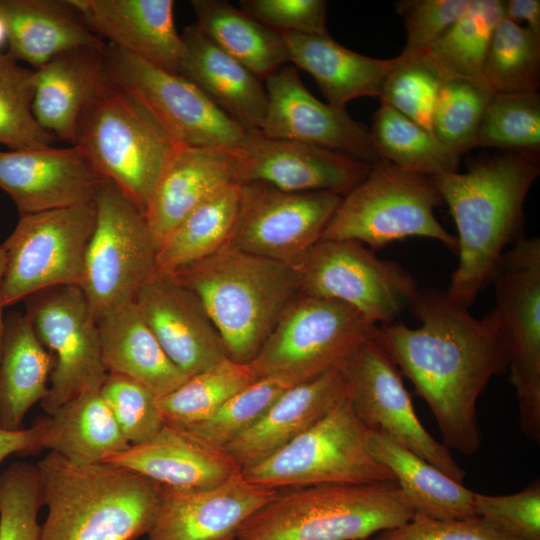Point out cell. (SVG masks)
<instances>
[{
	"label": "cell",
	"instance_id": "cell-1",
	"mask_svg": "<svg viewBox=\"0 0 540 540\" xmlns=\"http://www.w3.org/2000/svg\"><path fill=\"white\" fill-rule=\"evenodd\" d=\"M409 307L418 327L381 324L374 339L427 403L443 444L472 456L481 446L477 400L508 369L500 319L494 309L475 318L435 288H419Z\"/></svg>",
	"mask_w": 540,
	"mask_h": 540
},
{
	"label": "cell",
	"instance_id": "cell-2",
	"mask_svg": "<svg viewBox=\"0 0 540 540\" xmlns=\"http://www.w3.org/2000/svg\"><path fill=\"white\" fill-rule=\"evenodd\" d=\"M540 173L535 155L508 152L467 172L431 176L457 227L458 265L446 293L468 308L492 279L507 245L520 239L523 205Z\"/></svg>",
	"mask_w": 540,
	"mask_h": 540
},
{
	"label": "cell",
	"instance_id": "cell-3",
	"mask_svg": "<svg viewBox=\"0 0 540 540\" xmlns=\"http://www.w3.org/2000/svg\"><path fill=\"white\" fill-rule=\"evenodd\" d=\"M47 516L40 540H138L150 532L162 486L111 463L75 464L49 452L37 463Z\"/></svg>",
	"mask_w": 540,
	"mask_h": 540
},
{
	"label": "cell",
	"instance_id": "cell-4",
	"mask_svg": "<svg viewBox=\"0 0 540 540\" xmlns=\"http://www.w3.org/2000/svg\"><path fill=\"white\" fill-rule=\"evenodd\" d=\"M169 274L199 298L239 363L255 358L300 293L296 269L231 246Z\"/></svg>",
	"mask_w": 540,
	"mask_h": 540
},
{
	"label": "cell",
	"instance_id": "cell-5",
	"mask_svg": "<svg viewBox=\"0 0 540 540\" xmlns=\"http://www.w3.org/2000/svg\"><path fill=\"white\" fill-rule=\"evenodd\" d=\"M414 512L395 482L321 484L279 493L239 528L238 540H366Z\"/></svg>",
	"mask_w": 540,
	"mask_h": 540
},
{
	"label": "cell",
	"instance_id": "cell-6",
	"mask_svg": "<svg viewBox=\"0 0 540 540\" xmlns=\"http://www.w3.org/2000/svg\"><path fill=\"white\" fill-rule=\"evenodd\" d=\"M72 145L143 212L181 147L137 100L112 83L81 115Z\"/></svg>",
	"mask_w": 540,
	"mask_h": 540
},
{
	"label": "cell",
	"instance_id": "cell-7",
	"mask_svg": "<svg viewBox=\"0 0 540 540\" xmlns=\"http://www.w3.org/2000/svg\"><path fill=\"white\" fill-rule=\"evenodd\" d=\"M443 199L430 176L380 159L342 196L320 240H353L378 249L408 237H426L457 252V238L435 216Z\"/></svg>",
	"mask_w": 540,
	"mask_h": 540
},
{
	"label": "cell",
	"instance_id": "cell-8",
	"mask_svg": "<svg viewBox=\"0 0 540 540\" xmlns=\"http://www.w3.org/2000/svg\"><path fill=\"white\" fill-rule=\"evenodd\" d=\"M371 431L345 396L308 430L243 476L269 488L395 482L371 454Z\"/></svg>",
	"mask_w": 540,
	"mask_h": 540
},
{
	"label": "cell",
	"instance_id": "cell-9",
	"mask_svg": "<svg viewBox=\"0 0 540 540\" xmlns=\"http://www.w3.org/2000/svg\"><path fill=\"white\" fill-rule=\"evenodd\" d=\"M377 326L346 303L299 293L249 364L257 378L298 384L339 368Z\"/></svg>",
	"mask_w": 540,
	"mask_h": 540
},
{
	"label": "cell",
	"instance_id": "cell-10",
	"mask_svg": "<svg viewBox=\"0 0 540 540\" xmlns=\"http://www.w3.org/2000/svg\"><path fill=\"white\" fill-rule=\"evenodd\" d=\"M94 203L96 222L81 289L97 321L135 302L157 271L158 247L143 210L112 182L104 180Z\"/></svg>",
	"mask_w": 540,
	"mask_h": 540
},
{
	"label": "cell",
	"instance_id": "cell-11",
	"mask_svg": "<svg viewBox=\"0 0 540 540\" xmlns=\"http://www.w3.org/2000/svg\"><path fill=\"white\" fill-rule=\"evenodd\" d=\"M95 222L94 202L20 215L2 244L4 307L54 287L81 288Z\"/></svg>",
	"mask_w": 540,
	"mask_h": 540
},
{
	"label": "cell",
	"instance_id": "cell-12",
	"mask_svg": "<svg viewBox=\"0 0 540 540\" xmlns=\"http://www.w3.org/2000/svg\"><path fill=\"white\" fill-rule=\"evenodd\" d=\"M522 432L540 442V239L521 237L492 279Z\"/></svg>",
	"mask_w": 540,
	"mask_h": 540
},
{
	"label": "cell",
	"instance_id": "cell-13",
	"mask_svg": "<svg viewBox=\"0 0 540 540\" xmlns=\"http://www.w3.org/2000/svg\"><path fill=\"white\" fill-rule=\"evenodd\" d=\"M112 84L137 100L181 147L236 148L247 130L181 74L107 45Z\"/></svg>",
	"mask_w": 540,
	"mask_h": 540
},
{
	"label": "cell",
	"instance_id": "cell-14",
	"mask_svg": "<svg viewBox=\"0 0 540 540\" xmlns=\"http://www.w3.org/2000/svg\"><path fill=\"white\" fill-rule=\"evenodd\" d=\"M296 271L300 293L346 303L376 325L395 322L419 290L401 265L353 240H319Z\"/></svg>",
	"mask_w": 540,
	"mask_h": 540
},
{
	"label": "cell",
	"instance_id": "cell-15",
	"mask_svg": "<svg viewBox=\"0 0 540 540\" xmlns=\"http://www.w3.org/2000/svg\"><path fill=\"white\" fill-rule=\"evenodd\" d=\"M26 315L54 359L48 395L41 401L51 415L77 395L100 390L103 364L97 321L82 289L59 286L25 299Z\"/></svg>",
	"mask_w": 540,
	"mask_h": 540
},
{
	"label": "cell",
	"instance_id": "cell-16",
	"mask_svg": "<svg viewBox=\"0 0 540 540\" xmlns=\"http://www.w3.org/2000/svg\"><path fill=\"white\" fill-rule=\"evenodd\" d=\"M339 370L346 397L357 417L371 432L390 436L463 484L466 472L449 449L424 428L401 372L374 338L356 348Z\"/></svg>",
	"mask_w": 540,
	"mask_h": 540
},
{
	"label": "cell",
	"instance_id": "cell-17",
	"mask_svg": "<svg viewBox=\"0 0 540 540\" xmlns=\"http://www.w3.org/2000/svg\"><path fill=\"white\" fill-rule=\"evenodd\" d=\"M240 203L228 246L296 269L323 231L342 195L293 193L259 182L240 183Z\"/></svg>",
	"mask_w": 540,
	"mask_h": 540
},
{
	"label": "cell",
	"instance_id": "cell-18",
	"mask_svg": "<svg viewBox=\"0 0 540 540\" xmlns=\"http://www.w3.org/2000/svg\"><path fill=\"white\" fill-rule=\"evenodd\" d=\"M235 150L236 182H259L293 193L329 191L343 196L372 166L322 147L270 138L260 130H247Z\"/></svg>",
	"mask_w": 540,
	"mask_h": 540
},
{
	"label": "cell",
	"instance_id": "cell-19",
	"mask_svg": "<svg viewBox=\"0 0 540 540\" xmlns=\"http://www.w3.org/2000/svg\"><path fill=\"white\" fill-rule=\"evenodd\" d=\"M266 79L263 135L306 143L373 165L381 158L369 131L345 109L323 103L301 81L294 66H282Z\"/></svg>",
	"mask_w": 540,
	"mask_h": 540
},
{
	"label": "cell",
	"instance_id": "cell-20",
	"mask_svg": "<svg viewBox=\"0 0 540 540\" xmlns=\"http://www.w3.org/2000/svg\"><path fill=\"white\" fill-rule=\"evenodd\" d=\"M280 493L238 472L201 489L162 487L148 540H233L241 525Z\"/></svg>",
	"mask_w": 540,
	"mask_h": 540
},
{
	"label": "cell",
	"instance_id": "cell-21",
	"mask_svg": "<svg viewBox=\"0 0 540 540\" xmlns=\"http://www.w3.org/2000/svg\"><path fill=\"white\" fill-rule=\"evenodd\" d=\"M104 180L76 145L0 151V188L20 215L94 202Z\"/></svg>",
	"mask_w": 540,
	"mask_h": 540
},
{
	"label": "cell",
	"instance_id": "cell-22",
	"mask_svg": "<svg viewBox=\"0 0 540 540\" xmlns=\"http://www.w3.org/2000/svg\"><path fill=\"white\" fill-rule=\"evenodd\" d=\"M135 303L167 356L187 376L228 357L199 298L173 275L156 271Z\"/></svg>",
	"mask_w": 540,
	"mask_h": 540
},
{
	"label": "cell",
	"instance_id": "cell-23",
	"mask_svg": "<svg viewBox=\"0 0 540 540\" xmlns=\"http://www.w3.org/2000/svg\"><path fill=\"white\" fill-rule=\"evenodd\" d=\"M104 41L158 68L179 74L184 52L173 0H71Z\"/></svg>",
	"mask_w": 540,
	"mask_h": 540
},
{
	"label": "cell",
	"instance_id": "cell-24",
	"mask_svg": "<svg viewBox=\"0 0 540 540\" xmlns=\"http://www.w3.org/2000/svg\"><path fill=\"white\" fill-rule=\"evenodd\" d=\"M104 462L130 469L173 489L212 487L241 471L223 448L188 429L168 424L149 441L130 445Z\"/></svg>",
	"mask_w": 540,
	"mask_h": 540
},
{
	"label": "cell",
	"instance_id": "cell-25",
	"mask_svg": "<svg viewBox=\"0 0 540 540\" xmlns=\"http://www.w3.org/2000/svg\"><path fill=\"white\" fill-rule=\"evenodd\" d=\"M236 150L180 147L156 182L144 215L157 247L198 205L236 182Z\"/></svg>",
	"mask_w": 540,
	"mask_h": 540
},
{
	"label": "cell",
	"instance_id": "cell-26",
	"mask_svg": "<svg viewBox=\"0 0 540 540\" xmlns=\"http://www.w3.org/2000/svg\"><path fill=\"white\" fill-rule=\"evenodd\" d=\"M345 396L339 368L295 384L224 450L241 470L252 467L308 430Z\"/></svg>",
	"mask_w": 540,
	"mask_h": 540
},
{
	"label": "cell",
	"instance_id": "cell-27",
	"mask_svg": "<svg viewBox=\"0 0 540 540\" xmlns=\"http://www.w3.org/2000/svg\"><path fill=\"white\" fill-rule=\"evenodd\" d=\"M106 47L69 51L34 69V116L44 130L70 145L83 112L111 84Z\"/></svg>",
	"mask_w": 540,
	"mask_h": 540
},
{
	"label": "cell",
	"instance_id": "cell-28",
	"mask_svg": "<svg viewBox=\"0 0 540 540\" xmlns=\"http://www.w3.org/2000/svg\"><path fill=\"white\" fill-rule=\"evenodd\" d=\"M8 53L37 69L77 49L107 44L86 25L71 0H0Z\"/></svg>",
	"mask_w": 540,
	"mask_h": 540
},
{
	"label": "cell",
	"instance_id": "cell-29",
	"mask_svg": "<svg viewBox=\"0 0 540 540\" xmlns=\"http://www.w3.org/2000/svg\"><path fill=\"white\" fill-rule=\"evenodd\" d=\"M180 73L246 130H260L268 98L260 78L220 49L195 24L181 34Z\"/></svg>",
	"mask_w": 540,
	"mask_h": 540
},
{
	"label": "cell",
	"instance_id": "cell-30",
	"mask_svg": "<svg viewBox=\"0 0 540 540\" xmlns=\"http://www.w3.org/2000/svg\"><path fill=\"white\" fill-rule=\"evenodd\" d=\"M288 60L316 81L328 103L345 109L359 97H379L392 59L352 51L329 34L282 32Z\"/></svg>",
	"mask_w": 540,
	"mask_h": 540
},
{
	"label": "cell",
	"instance_id": "cell-31",
	"mask_svg": "<svg viewBox=\"0 0 540 540\" xmlns=\"http://www.w3.org/2000/svg\"><path fill=\"white\" fill-rule=\"evenodd\" d=\"M97 325L108 373L129 377L157 397L174 391L188 379L167 356L135 302L105 313Z\"/></svg>",
	"mask_w": 540,
	"mask_h": 540
},
{
	"label": "cell",
	"instance_id": "cell-32",
	"mask_svg": "<svg viewBox=\"0 0 540 540\" xmlns=\"http://www.w3.org/2000/svg\"><path fill=\"white\" fill-rule=\"evenodd\" d=\"M54 359L26 314L5 317L0 353V427L23 429L26 413L48 395Z\"/></svg>",
	"mask_w": 540,
	"mask_h": 540
},
{
	"label": "cell",
	"instance_id": "cell-33",
	"mask_svg": "<svg viewBox=\"0 0 540 540\" xmlns=\"http://www.w3.org/2000/svg\"><path fill=\"white\" fill-rule=\"evenodd\" d=\"M41 420L43 449L75 464L104 462L130 446L100 390L77 395Z\"/></svg>",
	"mask_w": 540,
	"mask_h": 540
},
{
	"label": "cell",
	"instance_id": "cell-34",
	"mask_svg": "<svg viewBox=\"0 0 540 540\" xmlns=\"http://www.w3.org/2000/svg\"><path fill=\"white\" fill-rule=\"evenodd\" d=\"M369 449L393 473L414 513L439 519L477 517L473 505L475 492L390 436L371 432Z\"/></svg>",
	"mask_w": 540,
	"mask_h": 540
},
{
	"label": "cell",
	"instance_id": "cell-35",
	"mask_svg": "<svg viewBox=\"0 0 540 540\" xmlns=\"http://www.w3.org/2000/svg\"><path fill=\"white\" fill-rule=\"evenodd\" d=\"M196 26L220 49L259 78L288 62L282 35L225 0H192Z\"/></svg>",
	"mask_w": 540,
	"mask_h": 540
},
{
	"label": "cell",
	"instance_id": "cell-36",
	"mask_svg": "<svg viewBox=\"0 0 540 540\" xmlns=\"http://www.w3.org/2000/svg\"><path fill=\"white\" fill-rule=\"evenodd\" d=\"M240 193V183L231 182L192 210L158 247L157 271L173 273L228 246Z\"/></svg>",
	"mask_w": 540,
	"mask_h": 540
},
{
	"label": "cell",
	"instance_id": "cell-37",
	"mask_svg": "<svg viewBox=\"0 0 540 540\" xmlns=\"http://www.w3.org/2000/svg\"><path fill=\"white\" fill-rule=\"evenodd\" d=\"M502 17L503 1L471 0L460 18L424 50L446 80L461 79L488 86L483 73L485 60L492 34Z\"/></svg>",
	"mask_w": 540,
	"mask_h": 540
},
{
	"label": "cell",
	"instance_id": "cell-38",
	"mask_svg": "<svg viewBox=\"0 0 540 540\" xmlns=\"http://www.w3.org/2000/svg\"><path fill=\"white\" fill-rule=\"evenodd\" d=\"M369 133L380 158L404 170L431 177L458 169L459 154L385 103L374 113Z\"/></svg>",
	"mask_w": 540,
	"mask_h": 540
},
{
	"label": "cell",
	"instance_id": "cell-39",
	"mask_svg": "<svg viewBox=\"0 0 540 540\" xmlns=\"http://www.w3.org/2000/svg\"><path fill=\"white\" fill-rule=\"evenodd\" d=\"M249 363L229 357L188 377L174 391L157 397L165 424L189 429L210 418L230 397L257 380Z\"/></svg>",
	"mask_w": 540,
	"mask_h": 540
},
{
	"label": "cell",
	"instance_id": "cell-40",
	"mask_svg": "<svg viewBox=\"0 0 540 540\" xmlns=\"http://www.w3.org/2000/svg\"><path fill=\"white\" fill-rule=\"evenodd\" d=\"M483 73L494 93L538 92L540 37L502 17L492 34Z\"/></svg>",
	"mask_w": 540,
	"mask_h": 540
},
{
	"label": "cell",
	"instance_id": "cell-41",
	"mask_svg": "<svg viewBox=\"0 0 540 540\" xmlns=\"http://www.w3.org/2000/svg\"><path fill=\"white\" fill-rule=\"evenodd\" d=\"M34 76V69L0 52V144L10 150L51 146L57 140L34 116Z\"/></svg>",
	"mask_w": 540,
	"mask_h": 540
},
{
	"label": "cell",
	"instance_id": "cell-42",
	"mask_svg": "<svg viewBox=\"0 0 540 540\" xmlns=\"http://www.w3.org/2000/svg\"><path fill=\"white\" fill-rule=\"evenodd\" d=\"M446 79L425 50L402 51L392 58L379 95L385 103L432 131L433 114Z\"/></svg>",
	"mask_w": 540,
	"mask_h": 540
},
{
	"label": "cell",
	"instance_id": "cell-43",
	"mask_svg": "<svg viewBox=\"0 0 540 540\" xmlns=\"http://www.w3.org/2000/svg\"><path fill=\"white\" fill-rule=\"evenodd\" d=\"M476 147H495L537 156L540 150L539 93H495L481 120Z\"/></svg>",
	"mask_w": 540,
	"mask_h": 540
},
{
	"label": "cell",
	"instance_id": "cell-44",
	"mask_svg": "<svg viewBox=\"0 0 540 540\" xmlns=\"http://www.w3.org/2000/svg\"><path fill=\"white\" fill-rule=\"evenodd\" d=\"M494 94L486 85L461 79L446 80L436 102L432 132L459 155L475 148L481 120Z\"/></svg>",
	"mask_w": 540,
	"mask_h": 540
},
{
	"label": "cell",
	"instance_id": "cell-45",
	"mask_svg": "<svg viewBox=\"0 0 540 540\" xmlns=\"http://www.w3.org/2000/svg\"><path fill=\"white\" fill-rule=\"evenodd\" d=\"M281 376L261 377L230 397L210 418L189 428L210 444L223 448L256 424L291 386Z\"/></svg>",
	"mask_w": 540,
	"mask_h": 540
},
{
	"label": "cell",
	"instance_id": "cell-46",
	"mask_svg": "<svg viewBox=\"0 0 540 540\" xmlns=\"http://www.w3.org/2000/svg\"><path fill=\"white\" fill-rule=\"evenodd\" d=\"M42 506L36 464H10L0 475V540H40Z\"/></svg>",
	"mask_w": 540,
	"mask_h": 540
},
{
	"label": "cell",
	"instance_id": "cell-47",
	"mask_svg": "<svg viewBox=\"0 0 540 540\" xmlns=\"http://www.w3.org/2000/svg\"><path fill=\"white\" fill-rule=\"evenodd\" d=\"M100 392L130 445L149 441L164 426L157 396L139 382L108 373Z\"/></svg>",
	"mask_w": 540,
	"mask_h": 540
},
{
	"label": "cell",
	"instance_id": "cell-48",
	"mask_svg": "<svg viewBox=\"0 0 540 540\" xmlns=\"http://www.w3.org/2000/svg\"><path fill=\"white\" fill-rule=\"evenodd\" d=\"M475 515L518 540H540V482L510 495L474 493Z\"/></svg>",
	"mask_w": 540,
	"mask_h": 540
},
{
	"label": "cell",
	"instance_id": "cell-49",
	"mask_svg": "<svg viewBox=\"0 0 540 540\" xmlns=\"http://www.w3.org/2000/svg\"><path fill=\"white\" fill-rule=\"evenodd\" d=\"M241 10L279 32L328 34L324 0H241Z\"/></svg>",
	"mask_w": 540,
	"mask_h": 540
},
{
	"label": "cell",
	"instance_id": "cell-50",
	"mask_svg": "<svg viewBox=\"0 0 540 540\" xmlns=\"http://www.w3.org/2000/svg\"><path fill=\"white\" fill-rule=\"evenodd\" d=\"M471 0H405L397 3L407 41L403 51L427 48L465 12Z\"/></svg>",
	"mask_w": 540,
	"mask_h": 540
},
{
	"label": "cell",
	"instance_id": "cell-51",
	"mask_svg": "<svg viewBox=\"0 0 540 540\" xmlns=\"http://www.w3.org/2000/svg\"><path fill=\"white\" fill-rule=\"evenodd\" d=\"M373 540H518L479 517L439 519L420 513L401 526L377 533Z\"/></svg>",
	"mask_w": 540,
	"mask_h": 540
},
{
	"label": "cell",
	"instance_id": "cell-52",
	"mask_svg": "<svg viewBox=\"0 0 540 540\" xmlns=\"http://www.w3.org/2000/svg\"><path fill=\"white\" fill-rule=\"evenodd\" d=\"M42 434L41 418L27 429L9 431L0 427V464L12 454L29 456L40 453L43 450Z\"/></svg>",
	"mask_w": 540,
	"mask_h": 540
},
{
	"label": "cell",
	"instance_id": "cell-53",
	"mask_svg": "<svg viewBox=\"0 0 540 540\" xmlns=\"http://www.w3.org/2000/svg\"><path fill=\"white\" fill-rule=\"evenodd\" d=\"M503 17L540 37V1H503Z\"/></svg>",
	"mask_w": 540,
	"mask_h": 540
},
{
	"label": "cell",
	"instance_id": "cell-54",
	"mask_svg": "<svg viewBox=\"0 0 540 540\" xmlns=\"http://www.w3.org/2000/svg\"><path fill=\"white\" fill-rule=\"evenodd\" d=\"M5 268H6V255H5V251L2 245H0V353H1L3 334H4V321H5V318L3 317V313H2V310L4 308L3 280H4Z\"/></svg>",
	"mask_w": 540,
	"mask_h": 540
},
{
	"label": "cell",
	"instance_id": "cell-55",
	"mask_svg": "<svg viewBox=\"0 0 540 540\" xmlns=\"http://www.w3.org/2000/svg\"><path fill=\"white\" fill-rule=\"evenodd\" d=\"M5 43H7L6 29H5V25L2 19L0 18V52H1V47Z\"/></svg>",
	"mask_w": 540,
	"mask_h": 540
},
{
	"label": "cell",
	"instance_id": "cell-56",
	"mask_svg": "<svg viewBox=\"0 0 540 540\" xmlns=\"http://www.w3.org/2000/svg\"><path fill=\"white\" fill-rule=\"evenodd\" d=\"M233 540H238L237 538L233 539Z\"/></svg>",
	"mask_w": 540,
	"mask_h": 540
}]
</instances>
